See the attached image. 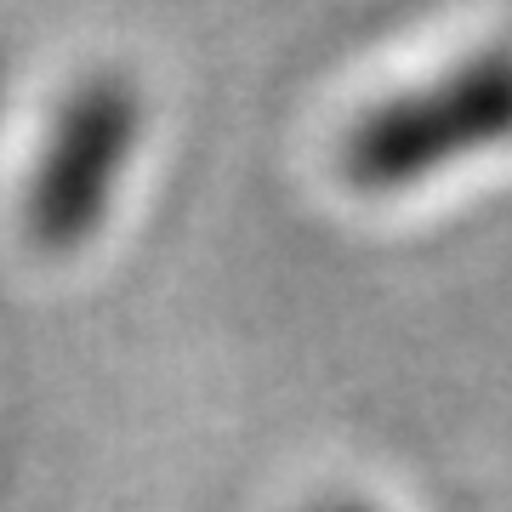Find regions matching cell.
Here are the masks:
<instances>
[{
	"label": "cell",
	"instance_id": "cell-1",
	"mask_svg": "<svg viewBox=\"0 0 512 512\" xmlns=\"http://www.w3.org/2000/svg\"><path fill=\"white\" fill-rule=\"evenodd\" d=\"M501 143H512V40H490L359 114L342 137V177L359 194H410Z\"/></svg>",
	"mask_w": 512,
	"mask_h": 512
},
{
	"label": "cell",
	"instance_id": "cell-3",
	"mask_svg": "<svg viewBox=\"0 0 512 512\" xmlns=\"http://www.w3.org/2000/svg\"><path fill=\"white\" fill-rule=\"evenodd\" d=\"M313 512H376V507H365V501H325V507H313Z\"/></svg>",
	"mask_w": 512,
	"mask_h": 512
},
{
	"label": "cell",
	"instance_id": "cell-2",
	"mask_svg": "<svg viewBox=\"0 0 512 512\" xmlns=\"http://www.w3.org/2000/svg\"><path fill=\"white\" fill-rule=\"evenodd\" d=\"M143 143V92L126 74L97 69L74 86L52 114L29 188H23V234L46 256H69L92 245L103 228L120 177Z\"/></svg>",
	"mask_w": 512,
	"mask_h": 512
}]
</instances>
